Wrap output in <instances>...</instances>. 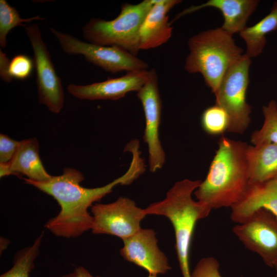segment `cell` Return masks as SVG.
<instances>
[{"mask_svg": "<svg viewBox=\"0 0 277 277\" xmlns=\"http://www.w3.org/2000/svg\"><path fill=\"white\" fill-rule=\"evenodd\" d=\"M141 154L138 151H132V160L127 171L100 187H83L81 183L84 180L83 174L72 168H65L62 174L52 176L46 181L24 178L26 184L52 196L60 207L58 214L49 220L45 227L54 235L66 238H77L91 229L93 220L88 208L111 193L115 186L129 185L144 172L146 166Z\"/></svg>", "mask_w": 277, "mask_h": 277, "instance_id": "cell-1", "label": "cell"}, {"mask_svg": "<svg viewBox=\"0 0 277 277\" xmlns=\"http://www.w3.org/2000/svg\"><path fill=\"white\" fill-rule=\"evenodd\" d=\"M248 145L222 137L207 176L194 194L198 201L211 209L231 207L249 184L247 159Z\"/></svg>", "mask_w": 277, "mask_h": 277, "instance_id": "cell-2", "label": "cell"}, {"mask_svg": "<svg viewBox=\"0 0 277 277\" xmlns=\"http://www.w3.org/2000/svg\"><path fill=\"white\" fill-rule=\"evenodd\" d=\"M202 181L184 179L176 182L162 201L150 204L147 215L164 216L174 228L176 252L183 277H191L189 254L193 231L197 221L208 216L211 209L192 197Z\"/></svg>", "mask_w": 277, "mask_h": 277, "instance_id": "cell-3", "label": "cell"}, {"mask_svg": "<svg viewBox=\"0 0 277 277\" xmlns=\"http://www.w3.org/2000/svg\"><path fill=\"white\" fill-rule=\"evenodd\" d=\"M232 36L219 27L201 31L188 42L189 53L184 68L190 73H201L213 93L227 71L243 55Z\"/></svg>", "mask_w": 277, "mask_h": 277, "instance_id": "cell-4", "label": "cell"}, {"mask_svg": "<svg viewBox=\"0 0 277 277\" xmlns=\"http://www.w3.org/2000/svg\"><path fill=\"white\" fill-rule=\"evenodd\" d=\"M152 5V0L134 5L124 3L118 15L113 20L90 19L83 27V37L88 43L117 46L136 56L140 50V29Z\"/></svg>", "mask_w": 277, "mask_h": 277, "instance_id": "cell-5", "label": "cell"}, {"mask_svg": "<svg viewBox=\"0 0 277 277\" xmlns=\"http://www.w3.org/2000/svg\"><path fill=\"white\" fill-rule=\"evenodd\" d=\"M251 58L246 53L227 71L215 95V104L227 112L228 132L242 134L250 122L251 106L247 103Z\"/></svg>", "mask_w": 277, "mask_h": 277, "instance_id": "cell-6", "label": "cell"}, {"mask_svg": "<svg viewBox=\"0 0 277 277\" xmlns=\"http://www.w3.org/2000/svg\"><path fill=\"white\" fill-rule=\"evenodd\" d=\"M63 50L69 54H81L92 64L112 73L147 70V64L128 51L117 46H105L82 41L51 27Z\"/></svg>", "mask_w": 277, "mask_h": 277, "instance_id": "cell-7", "label": "cell"}, {"mask_svg": "<svg viewBox=\"0 0 277 277\" xmlns=\"http://www.w3.org/2000/svg\"><path fill=\"white\" fill-rule=\"evenodd\" d=\"M24 28L33 52L38 101L52 113H58L64 104L61 80L56 72L38 25L27 24Z\"/></svg>", "mask_w": 277, "mask_h": 277, "instance_id": "cell-8", "label": "cell"}, {"mask_svg": "<svg viewBox=\"0 0 277 277\" xmlns=\"http://www.w3.org/2000/svg\"><path fill=\"white\" fill-rule=\"evenodd\" d=\"M91 211L93 233L112 235L123 240L141 229V222L147 215L145 209L138 207L133 201L123 196L111 203L95 204Z\"/></svg>", "mask_w": 277, "mask_h": 277, "instance_id": "cell-9", "label": "cell"}, {"mask_svg": "<svg viewBox=\"0 0 277 277\" xmlns=\"http://www.w3.org/2000/svg\"><path fill=\"white\" fill-rule=\"evenodd\" d=\"M232 231L245 247L258 254L268 266L277 263V217L260 209Z\"/></svg>", "mask_w": 277, "mask_h": 277, "instance_id": "cell-10", "label": "cell"}, {"mask_svg": "<svg viewBox=\"0 0 277 277\" xmlns=\"http://www.w3.org/2000/svg\"><path fill=\"white\" fill-rule=\"evenodd\" d=\"M149 71V78L137 91V96L142 103L145 115L143 139L148 148L149 171L154 173L163 167L166 155L160 139L162 102L158 78L154 69Z\"/></svg>", "mask_w": 277, "mask_h": 277, "instance_id": "cell-11", "label": "cell"}, {"mask_svg": "<svg viewBox=\"0 0 277 277\" xmlns=\"http://www.w3.org/2000/svg\"><path fill=\"white\" fill-rule=\"evenodd\" d=\"M120 250L126 261L144 268L149 273L164 274L171 269L168 259L157 245L155 232L151 229H141L123 240Z\"/></svg>", "mask_w": 277, "mask_h": 277, "instance_id": "cell-12", "label": "cell"}, {"mask_svg": "<svg viewBox=\"0 0 277 277\" xmlns=\"http://www.w3.org/2000/svg\"><path fill=\"white\" fill-rule=\"evenodd\" d=\"M150 71L140 70L127 72L124 75L86 85H68V92L81 100H117L131 91H138L147 82Z\"/></svg>", "mask_w": 277, "mask_h": 277, "instance_id": "cell-13", "label": "cell"}, {"mask_svg": "<svg viewBox=\"0 0 277 277\" xmlns=\"http://www.w3.org/2000/svg\"><path fill=\"white\" fill-rule=\"evenodd\" d=\"M231 209V219L236 224L245 222L260 209H266L277 217V180L249 183L243 195Z\"/></svg>", "mask_w": 277, "mask_h": 277, "instance_id": "cell-14", "label": "cell"}, {"mask_svg": "<svg viewBox=\"0 0 277 277\" xmlns=\"http://www.w3.org/2000/svg\"><path fill=\"white\" fill-rule=\"evenodd\" d=\"M153 5L140 29L139 49L147 50L159 47L168 42L172 27L168 22V13L179 0H152Z\"/></svg>", "mask_w": 277, "mask_h": 277, "instance_id": "cell-15", "label": "cell"}, {"mask_svg": "<svg viewBox=\"0 0 277 277\" xmlns=\"http://www.w3.org/2000/svg\"><path fill=\"white\" fill-rule=\"evenodd\" d=\"M259 3L258 0H209L184 10L176 15L173 21L205 8H214L221 11L224 17L221 28L233 35L240 33L247 27V22L256 10Z\"/></svg>", "mask_w": 277, "mask_h": 277, "instance_id": "cell-16", "label": "cell"}, {"mask_svg": "<svg viewBox=\"0 0 277 277\" xmlns=\"http://www.w3.org/2000/svg\"><path fill=\"white\" fill-rule=\"evenodd\" d=\"M39 146L36 138L20 141L12 160L7 163L10 175H24L35 181H46L52 177L45 169L39 156Z\"/></svg>", "mask_w": 277, "mask_h": 277, "instance_id": "cell-17", "label": "cell"}, {"mask_svg": "<svg viewBox=\"0 0 277 277\" xmlns=\"http://www.w3.org/2000/svg\"><path fill=\"white\" fill-rule=\"evenodd\" d=\"M247 159L249 183L266 182L277 176V144L248 145Z\"/></svg>", "mask_w": 277, "mask_h": 277, "instance_id": "cell-18", "label": "cell"}, {"mask_svg": "<svg viewBox=\"0 0 277 277\" xmlns=\"http://www.w3.org/2000/svg\"><path fill=\"white\" fill-rule=\"evenodd\" d=\"M277 29V2L270 12L254 25L247 27L239 33L245 42L246 54L251 58L260 55L266 44V36Z\"/></svg>", "mask_w": 277, "mask_h": 277, "instance_id": "cell-19", "label": "cell"}, {"mask_svg": "<svg viewBox=\"0 0 277 277\" xmlns=\"http://www.w3.org/2000/svg\"><path fill=\"white\" fill-rule=\"evenodd\" d=\"M0 74L2 80L10 82L13 78L24 80L32 74L34 64L33 60L25 54L14 56L10 61L0 51Z\"/></svg>", "mask_w": 277, "mask_h": 277, "instance_id": "cell-20", "label": "cell"}, {"mask_svg": "<svg viewBox=\"0 0 277 277\" xmlns=\"http://www.w3.org/2000/svg\"><path fill=\"white\" fill-rule=\"evenodd\" d=\"M43 235L42 233L31 246L19 251L15 256L13 266L0 277H29L39 253Z\"/></svg>", "mask_w": 277, "mask_h": 277, "instance_id": "cell-21", "label": "cell"}, {"mask_svg": "<svg viewBox=\"0 0 277 277\" xmlns=\"http://www.w3.org/2000/svg\"><path fill=\"white\" fill-rule=\"evenodd\" d=\"M264 121L262 128L254 131L251 142L255 145L263 144H277V103L270 101L262 109Z\"/></svg>", "mask_w": 277, "mask_h": 277, "instance_id": "cell-22", "label": "cell"}, {"mask_svg": "<svg viewBox=\"0 0 277 277\" xmlns=\"http://www.w3.org/2000/svg\"><path fill=\"white\" fill-rule=\"evenodd\" d=\"M44 18L36 15L28 18H22L17 10L6 0H0V45L5 48L7 46V36L13 28L17 26L24 28L34 21L43 20Z\"/></svg>", "mask_w": 277, "mask_h": 277, "instance_id": "cell-23", "label": "cell"}, {"mask_svg": "<svg viewBox=\"0 0 277 277\" xmlns=\"http://www.w3.org/2000/svg\"><path fill=\"white\" fill-rule=\"evenodd\" d=\"M201 122L204 130L212 135H220L228 131L229 126V119L227 112L216 104L203 111Z\"/></svg>", "mask_w": 277, "mask_h": 277, "instance_id": "cell-24", "label": "cell"}, {"mask_svg": "<svg viewBox=\"0 0 277 277\" xmlns=\"http://www.w3.org/2000/svg\"><path fill=\"white\" fill-rule=\"evenodd\" d=\"M220 264L212 256L201 259L191 273V277H222L219 272Z\"/></svg>", "mask_w": 277, "mask_h": 277, "instance_id": "cell-25", "label": "cell"}, {"mask_svg": "<svg viewBox=\"0 0 277 277\" xmlns=\"http://www.w3.org/2000/svg\"><path fill=\"white\" fill-rule=\"evenodd\" d=\"M20 141L14 140L7 135L0 134V163H8L13 158Z\"/></svg>", "mask_w": 277, "mask_h": 277, "instance_id": "cell-26", "label": "cell"}, {"mask_svg": "<svg viewBox=\"0 0 277 277\" xmlns=\"http://www.w3.org/2000/svg\"><path fill=\"white\" fill-rule=\"evenodd\" d=\"M62 277H95L82 266L76 267L73 271L68 274L63 275ZM101 277V276H95Z\"/></svg>", "mask_w": 277, "mask_h": 277, "instance_id": "cell-27", "label": "cell"}, {"mask_svg": "<svg viewBox=\"0 0 277 277\" xmlns=\"http://www.w3.org/2000/svg\"><path fill=\"white\" fill-rule=\"evenodd\" d=\"M275 269V272H276V273H275V277H277V263L274 265V267Z\"/></svg>", "mask_w": 277, "mask_h": 277, "instance_id": "cell-28", "label": "cell"}, {"mask_svg": "<svg viewBox=\"0 0 277 277\" xmlns=\"http://www.w3.org/2000/svg\"><path fill=\"white\" fill-rule=\"evenodd\" d=\"M148 277H156V275H152V274H149Z\"/></svg>", "mask_w": 277, "mask_h": 277, "instance_id": "cell-29", "label": "cell"}, {"mask_svg": "<svg viewBox=\"0 0 277 277\" xmlns=\"http://www.w3.org/2000/svg\"><path fill=\"white\" fill-rule=\"evenodd\" d=\"M275 179V180H277V176H276V177H275V179Z\"/></svg>", "mask_w": 277, "mask_h": 277, "instance_id": "cell-30", "label": "cell"}]
</instances>
